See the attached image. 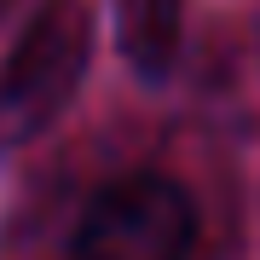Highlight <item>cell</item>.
I'll list each match as a JSON object with an SVG mask.
<instances>
[{
  "mask_svg": "<svg viewBox=\"0 0 260 260\" xmlns=\"http://www.w3.org/2000/svg\"><path fill=\"white\" fill-rule=\"evenodd\" d=\"M12 6H18V0H0V18H6V12H12Z\"/></svg>",
  "mask_w": 260,
  "mask_h": 260,
  "instance_id": "277c9868",
  "label": "cell"
},
{
  "mask_svg": "<svg viewBox=\"0 0 260 260\" xmlns=\"http://www.w3.org/2000/svg\"><path fill=\"white\" fill-rule=\"evenodd\" d=\"M93 64L87 0H41L0 58V150H18L64 116Z\"/></svg>",
  "mask_w": 260,
  "mask_h": 260,
  "instance_id": "6da1fadb",
  "label": "cell"
},
{
  "mask_svg": "<svg viewBox=\"0 0 260 260\" xmlns=\"http://www.w3.org/2000/svg\"><path fill=\"white\" fill-rule=\"evenodd\" d=\"M197 208L162 174H121L81 208L70 237L75 260H191Z\"/></svg>",
  "mask_w": 260,
  "mask_h": 260,
  "instance_id": "7a4b0ae2",
  "label": "cell"
},
{
  "mask_svg": "<svg viewBox=\"0 0 260 260\" xmlns=\"http://www.w3.org/2000/svg\"><path fill=\"white\" fill-rule=\"evenodd\" d=\"M179 35H185V0H116L121 58H127L145 81H162V75L174 70Z\"/></svg>",
  "mask_w": 260,
  "mask_h": 260,
  "instance_id": "3957f363",
  "label": "cell"
}]
</instances>
